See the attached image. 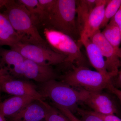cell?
I'll list each match as a JSON object with an SVG mask.
<instances>
[{"instance_id": "obj_17", "label": "cell", "mask_w": 121, "mask_h": 121, "mask_svg": "<svg viewBox=\"0 0 121 121\" xmlns=\"http://www.w3.org/2000/svg\"><path fill=\"white\" fill-rule=\"evenodd\" d=\"M97 0H76L77 24L80 34L91 12L94 8Z\"/></svg>"}, {"instance_id": "obj_16", "label": "cell", "mask_w": 121, "mask_h": 121, "mask_svg": "<svg viewBox=\"0 0 121 121\" xmlns=\"http://www.w3.org/2000/svg\"><path fill=\"white\" fill-rule=\"evenodd\" d=\"M20 43L21 38L7 17L0 12V45L8 46L11 49Z\"/></svg>"}, {"instance_id": "obj_30", "label": "cell", "mask_w": 121, "mask_h": 121, "mask_svg": "<svg viewBox=\"0 0 121 121\" xmlns=\"http://www.w3.org/2000/svg\"><path fill=\"white\" fill-rule=\"evenodd\" d=\"M1 71H2V67H1V66L0 64V75L1 74Z\"/></svg>"}, {"instance_id": "obj_9", "label": "cell", "mask_w": 121, "mask_h": 121, "mask_svg": "<svg viewBox=\"0 0 121 121\" xmlns=\"http://www.w3.org/2000/svg\"><path fill=\"white\" fill-rule=\"evenodd\" d=\"M24 79L39 83L58 78L56 71L51 65H42L25 59L24 64Z\"/></svg>"}, {"instance_id": "obj_12", "label": "cell", "mask_w": 121, "mask_h": 121, "mask_svg": "<svg viewBox=\"0 0 121 121\" xmlns=\"http://www.w3.org/2000/svg\"><path fill=\"white\" fill-rule=\"evenodd\" d=\"M108 0H97L95 7L91 12L80 35V41L90 39L100 30L104 17V12Z\"/></svg>"}, {"instance_id": "obj_22", "label": "cell", "mask_w": 121, "mask_h": 121, "mask_svg": "<svg viewBox=\"0 0 121 121\" xmlns=\"http://www.w3.org/2000/svg\"><path fill=\"white\" fill-rule=\"evenodd\" d=\"M76 112L80 115V119L83 121H104L91 111L86 110L78 108Z\"/></svg>"}, {"instance_id": "obj_23", "label": "cell", "mask_w": 121, "mask_h": 121, "mask_svg": "<svg viewBox=\"0 0 121 121\" xmlns=\"http://www.w3.org/2000/svg\"><path fill=\"white\" fill-rule=\"evenodd\" d=\"M56 108L58 109L62 113L65 115L71 121H83L81 119L78 118L75 116L73 113L70 111L65 108H62L60 107L55 106Z\"/></svg>"}, {"instance_id": "obj_2", "label": "cell", "mask_w": 121, "mask_h": 121, "mask_svg": "<svg viewBox=\"0 0 121 121\" xmlns=\"http://www.w3.org/2000/svg\"><path fill=\"white\" fill-rule=\"evenodd\" d=\"M4 14L22 40V43L50 48L42 38L29 12L25 7L15 0H7Z\"/></svg>"}, {"instance_id": "obj_21", "label": "cell", "mask_w": 121, "mask_h": 121, "mask_svg": "<svg viewBox=\"0 0 121 121\" xmlns=\"http://www.w3.org/2000/svg\"><path fill=\"white\" fill-rule=\"evenodd\" d=\"M47 108L45 121H71L65 115L53 105L44 101Z\"/></svg>"}, {"instance_id": "obj_27", "label": "cell", "mask_w": 121, "mask_h": 121, "mask_svg": "<svg viewBox=\"0 0 121 121\" xmlns=\"http://www.w3.org/2000/svg\"><path fill=\"white\" fill-rule=\"evenodd\" d=\"M113 18L118 26L121 35V5L117 12Z\"/></svg>"}, {"instance_id": "obj_14", "label": "cell", "mask_w": 121, "mask_h": 121, "mask_svg": "<svg viewBox=\"0 0 121 121\" xmlns=\"http://www.w3.org/2000/svg\"><path fill=\"white\" fill-rule=\"evenodd\" d=\"M37 99L31 96L13 95L3 101L0 102V114L9 118Z\"/></svg>"}, {"instance_id": "obj_8", "label": "cell", "mask_w": 121, "mask_h": 121, "mask_svg": "<svg viewBox=\"0 0 121 121\" xmlns=\"http://www.w3.org/2000/svg\"><path fill=\"white\" fill-rule=\"evenodd\" d=\"M89 39L101 51L105 59L107 70L111 78L116 76L120 66V60L117 51L106 39L100 30Z\"/></svg>"}, {"instance_id": "obj_10", "label": "cell", "mask_w": 121, "mask_h": 121, "mask_svg": "<svg viewBox=\"0 0 121 121\" xmlns=\"http://www.w3.org/2000/svg\"><path fill=\"white\" fill-rule=\"evenodd\" d=\"M83 103L91 108L94 112L103 115H115L117 109L112 98L103 91L90 92Z\"/></svg>"}, {"instance_id": "obj_11", "label": "cell", "mask_w": 121, "mask_h": 121, "mask_svg": "<svg viewBox=\"0 0 121 121\" xmlns=\"http://www.w3.org/2000/svg\"><path fill=\"white\" fill-rule=\"evenodd\" d=\"M25 60L16 50L0 48V64L1 67L15 78L24 79L23 67Z\"/></svg>"}, {"instance_id": "obj_5", "label": "cell", "mask_w": 121, "mask_h": 121, "mask_svg": "<svg viewBox=\"0 0 121 121\" xmlns=\"http://www.w3.org/2000/svg\"><path fill=\"white\" fill-rule=\"evenodd\" d=\"M45 40L52 50L66 57L65 63L77 66L87 67L86 58L80 50L79 41L59 31L45 28Z\"/></svg>"}, {"instance_id": "obj_26", "label": "cell", "mask_w": 121, "mask_h": 121, "mask_svg": "<svg viewBox=\"0 0 121 121\" xmlns=\"http://www.w3.org/2000/svg\"><path fill=\"white\" fill-rule=\"evenodd\" d=\"M107 89L115 95L121 103V90L113 86L111 82L109 84Z\"/></svg>"}, {"instance_id": "obj_25", "label": "cell", "mask_w": 121, "mask_h": 121, "mask_svg": "<svg viewBox=\"0 0 121 121\" xmlns=\"http://www.w3.org/2000/svg\"><path fill=\"white\" fill-rule=\"evenodd\" d=\"M94 114L101 118L104 121H121V119L115 115H103L94 112L92 111Z\"/></svg>"}, {"instance_id": "obj_20", "label": "cell", "mask_w": 121, "mask_h": 121, "mask_svg": "<svg viewBox=\"0 0 121 121\" xmlns=\"http://www.w3.org/2000/svg\"><path fill=\"white\" fill-rule=\"evenodd\" d=\"M121 5V0H108L105 9L104 18L100 29L105 27L117 12Z\"/></svg>"}, {"instance_id": "obj_4", "label": "cell", "mask_w": 121, "mask_h": 121, "mask_svg": "<svg viewBox=\"0 0 121 121\" xmlns=\"http://www.w3.org/2000/svg\"><path fill=\"white\" fill-rule=\"evenodd\" d=\"M72 69L59 76L60 81L74 88L90 92L102 91L107 89L111 78L87 67L72 65Z\"/></svg>"}, {"instance_id": "obj_1", "label": "cell", "mask_w": 121, "mask_h": 121, "mask_svg": "<svg viewBox=\"0 0 121 121\" xmlns=\"http://www.w3.org/2000/svg\"><path fill=\"white\" fill-rule=\"evenodd\" d=\"M76 15V0H56L51 8L43 15L39 25L65 33L79 41L80 34Z\"/></svg>"}, {"instance_id": "obj_15", "label": "cell", "mask_w": 121, "mask_h": 121, "mask_svg": "<svg viewBox=\"0 0 121 121\" xmlns=\"http://www.w3.org/2000/svg\"><path fill=\"white\" fill-rule=\"evenodd\" d=\"M79 42L86 48L89 62L96 71L112 78L106 68L105 59L98 46L90 39Z\"/></svg>"}, {"instance_id": "obj_19", "label": "cell", "mask_w": 121, "mask_h": 121, "mask_svg": "<svg viewBox=\"0 0 121 121\" xmlns=\"http://www.w3.org/2000/svg\"><path fill=\"white\" fill-rule=\"evenodd\" d=\"M24 5L29 12L36 26L39 25L43 16V12L39 5L38 0H17Z\"/></svg>"}, {"instance_id": "obj_29", "label": "cell", "mask_w": 121, "mask_h": 121, "mask_svg": "<svg viewBox=\"0 0 121 121\" xmlns=\"http://www.w3.org/2000/svg\"><path fill=\"white\" fill-rule=\"evenodd\" d=\"M0 121H7L6 118L1 114H0Z\"/></svg>"}, {"instance_id": "obj_24", "label": "cell", "mask_w": 121, "mask_h": 121, "mask_svg": "<svg viewBox=\"0 0 121 121\" xmlns=\"http://www.w3.org/2000/svg\"><path fill=\"white\" fill-rule=\"evenodd\" d=\"M111 82L115 87L121 89V69L119 70L116 76L112 78Z\"/></svg>"}, {"instance_id": "obj_3", "label": "cell", "mask_w": 121, "mask_h": 121, "mask_svg": "<svg viewBox=\"0 0 121 121\" xmlns=\"http://www.w3.org/2000/svg\"><path fill=\"white\" fill-rule=\"evenodd\" d=\"M37 87L44 99L48 98L51 100L52 105L67 109L73 113L76 112L79 103H83L90 93L56 79L40 83Z\"/></svg>"}, {"instance_id": "obj_28", "label": "cell", "mask_w": 121, "mask_h": 121, "mask_svg": "<svg viewBox=\"0 0 121 121\" xmlns=\"http://www.w3.org/2000/svg\"><path fill=\"white\" fill-rule=\"evenodd\" d=\"M117 55L120 60V66L121 67V48H120L117 52Z\"/></svg>"}, {"instance_id": "obj_7", "label": "cell", "mask_w": 121, "mask_h": 121, "mask_svg": "<svg viewBox=\"0 0 121 121\" xmlns=\"http://www.w3.org/2000/svg\"><path fill=\"white\" fill-rule=\"evenodd\" d=\"M0 92L13 95L29 96L38 99H44L35 85L27 80L13 77L2 67L0 75Z\"/></svg>"}, {"instance_id": "obj_13", "label": "cell", "mask_w": 121, "mask_h": 121, "mask_svg": "<svg viewBox=\"0 0 121 121\" xmlns=\"http://www.w3.org/2000/svg\"><path fill=\"white\" fill-rule=\"evenodd\" d=\"M47 108L43 99H37L10 117L9 121H41L45 119Z\"/></svg>"}, {"instance_id": "obj_18", "label": "cell", "mask_w": 121, "mask_h": 121, "mask_svg": "<svg viewBox=\"0 0 121 121\" xmlns=\"http://www.w3.org/2000/svg\"><path fill=\"white\" fill-rule=\"evenodd\" d=\"M102 33L117 52L120 48L121 35L119 28L113 18L111 19Z\"/></svg>"}, {"instance_id": "obj_31", "label": "cell", "mask_w": 121, "mask_h": 121, "mask_svg": "<svg viewBox=\"0 0 121 121\" xmlns=\"http://www.w3.org/2000/svg\"><path fill=\"white\" fill-rule=\"evenodd\" d=\"M45 121V119H44V120H43V121Z\"/></svg>"}, {"instance_id": "obj_6", "label": "cell", "mask_w": 121, "mask_h": 121, "mask_svg": "<svg viewBox=\"0 0 121 121\" xmlns=\"http://www.w3.org/2000/svg\"><path fill=\"white\" fill-rule=\"evenodd\" d=\"M11 49L20 52L25 59L42 65H59L65 63L66 59L50 48L32 44L20 43Z\"/></svg>"}]
</instances>
